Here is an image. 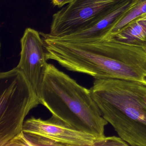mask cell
Returning <instances> with one entry per match:
<instances>
[{
    "label": "cell",
    "mask_w": 146,
    "mask_h": 146,
    "mask_svg": "<svg viewBox=\"0 0 146 146\" xmlns=\"http://www.w3.org/2000/svg\"><path fill=\"white\" fill-rule=\"evenodd\" d=\"M47 60L67 70L96 79H116L146 85V50L113 39L66 42L49 39L45 42Z\"/></svg>",
    "instance_id": "1"
},
{
    "label": "cell",
    "mask_w": 146,
    "mask_h": 146,
    "mask_svg": "<svg viewBox=\"0 0 146 146\" xmlns=\"http://www.w3.org/2000/svg\"><path fill=\"white\" fill-rule=\"evenodd\" d=\"M38 96L52 115L97 140L106 137L108 122L88 89L54 65L48 64Z\"/></svg>",
    "instance_id": "2"
},
{
    "label": "cell",
    "mask_w": 146,
    "mask_h": 146,
    "mask_svg": "<svg viewBox=\"0 0 146 146\" xmlns=\"http://www.w3.org/2000/svg\"><path fill=\"white\" fill-rule=\"evenodd\" d=\"M90 93L103 117L132 146H146V85L116 79H96Z\"/></svg>",
    "instance_id": "3"
},
{
    "label": "cell",
    "mask_w": 146,
    "mask_h": 146,
    "mask_svg": "<svg viewBox=\"0 0 146 146\" xmlns=\"http://www.w3.org/2000/svg\"><path fill=\"white\" fill-rule=\"evenodd\" d=\"M0 146L23 133L25 119L41 104L23 72L16 67L0 74Z\"/></svg>",
    "instance_id": "4"
},
{
    "label": "cell",
    "mask_w": 146,
    "mask_h": 146,
    "mask_svg": "<svg viewBox=\"0 0 146 146\" xmlns=\"http://www.w3.org/2000/svg\"><path fill=\"white\" fill-rule=\"evenodd\" d=\"M129 0H74L54 13L48 34L42 38L58 39L84 30Z\"/></svg>",
    "instance_id": "5"
},
{
    "label": "cell",
    "mask_w": 146,
    "mask_h": 146,
    "mask_svg": "<svg viewBox=\"0 0 146 146\" xmlns=\"http://www.w3.org/2000/svg\"><path fill=\"white\" fill-rule=\"evenodd\" d=\"M23 132L31 146H94L97 141L54 115L47 120L34 117L27 119Z\"/></svg>",
    "instance_id": "6"
},
{
    "label": "cell",
    "mask_w": 146,
    "mask_h": 146,
    "mask_svg": "<svg viewBox=\"0 0 146 146\" xmlns=\"http://www.w3.org/2000/svg\"><path fill=\"white\" fill-rule=\"evenodd\" d=\"M38 31L31 28L25 30L20 42V59L17 67L21 70L38 96L48 64L45 43Z\"/></svg>",
    "instance_id": "7"
},
{
    "label": "cell",
    "mask_w": 146,
    "mask_h": 146,
    "mask_svg": "<svg viewBox=\"0 0 146 146\" xmlns=\"http://www.w3.org/2000/svg\"><path fill=\"white\" fill-rule=\"evenodd\" d=\"M139 0H129L93 26L76 34L56 39L66 42H88L101 40L112 25L133 8Z\"/></svg>",
    "instance_id": "8"
},
{
    "label": "cell",
    "mask_w": 146,
    "mask_h": 146,
    "mask_svg": "<svg viewBox=\"0 0 146 146\" xmlns=\"http://www.w3.org/2000/svg\"><path fill=\"white\" fill-rule=\"evenodd\" d=\"M111 39L146 50V13L127 24Z\"/></svg>",
    "instance_id": "9"
},
{
    "label": "cell",
    "mask_w": 146,
    "mask_h": 146,
    "mask_svg": "<svg viewBox=\"0 0 146 146\" xmlns=\"http://www.w3.org/2000/svg\"><path fill=\"white\" fill-rule=\"evenodd\" d=\"M146 13V0H139L136 5L127 12L112 25L101 40L113 38L127 24L136 18Z\"/></svg>",
    "instance_id": "10"
},
{
    "label": "cell",
    "mask_w": 146,
    "mask_h": 146,
    "mask_svg": "<svg viewBox=\"0 0 146 146\" xmlns=\"http://www.w3.org/2000/svg\"><path fill=\"white\" fill-rule=\"evenodd\" d=\"M129 145L120 137L113 136L106 137L97 140L94 146H128Z\"/></svg>",
    "instance_id": "11"
},
{
    "label": "cell",
    "mask_w": 146,
    "mask_h": 146,
    "mask_svg": "<svg viewBox=\"0 0 146 146\" xmlns=\"http://www.w3.org/2000/svg\"><path fill=\"white\" fill-rule=\"evenodd\" d=\"M74 0H52V2L55 6L61 7L66 4H69L71 3Z\"/></svg>",
    "instance_id": "12"
}]
</instances>
